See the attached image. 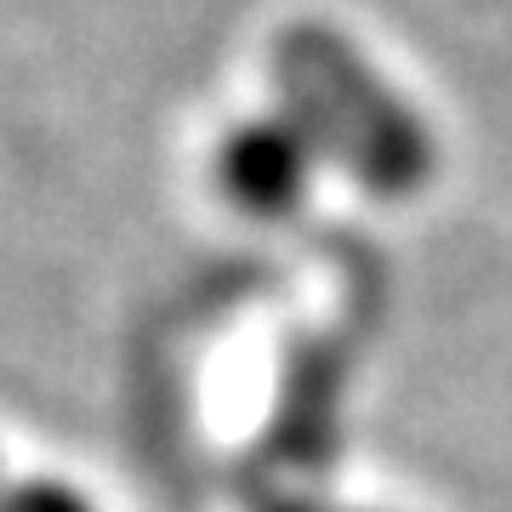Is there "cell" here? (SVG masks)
I'll use <instances>...</instances> for the list:
<instances>
[{"mask_svg": "<svg viewBox=\"0 0 512 512\" xmlns=\"http://www.w3.org/2000/svg\"><path fill=\"white\" fill-rule=\"evenodd\" d=\"M279 114H291L313 154L342 165L359 188L404 200L433 177V131L387 74L330 23H291L274 40Z\"/></svg>", "mask_w": 512, "mask_h": 512, "instance_id": "obj_1", "label": "cell"}, {"mask_svg": "<svg viewBox=\"0 0 512 512\" xmlns=\"http://www.w3.org/2000/svg\"><path fill=\"white\" fill-rule=\"evenodd\" d=\"M313 143L302 137L291 114H268V120H245L239 131H228L222 143V188L239 211L251 217H291L313 188Z\"/></svg>", "mask_w": 512, "mask_h": 512, "instance_id": "obj_2", "label": "cell"}, {"mask_svg": "<svg viewBox=\"0 0 512 512\" xmlns=\"http://www.w3.org/2000/svg\"><path fill=\"white\" fill-rule=\"evenodd\" d=\"M0 512H92V501L57 478H40V484H6Z\"/></svg>", "mask_w": 512, "mask_h": 512, "instance_id": "obj_3", "label": "cell"}, {"mask_svg": "<svg viewBox=\"0 0 512 512\" xmlns=\"http://www.w3.org/2000/svg\"><path fill=\"white\" fill-rule=\"evenodd\" d=\"M274 512H348V507H319V501H291V507H274Z\"/></svg>", "mask_w": 512, "mask_h": 512, "instance_id": "obj_4", "label": "cell"}, {"mask_svg": "<svg viewBox=\"0 0 512 512\" xmlns=\"http://www.w3.org/2000/svg\"><path fill=\"white\" fill-rule=\"evenodd\" d=\"M0 495H6V467H0Z\"/></svg>", "mask_w": 512, "mask_h": 512, "instance_id": "obj_5", "label": "cell"}]
</instances>
